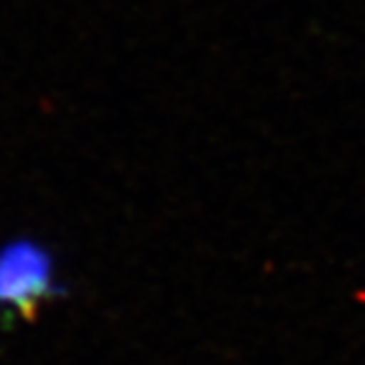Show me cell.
Segmentation results:
<instances>
[{
  "mask_svg": "<svg viewBox=\"0 0 365 365\" xmlns=\"http://www.w3.org/2000/svg\"><path fill=\"white\" fill-rule=\"evenodd\" d=\"M51 291V264L31 245H16L0 255V304L22 315L38 310Z\"/></svg>",
  "mask_w": 365,
  "mask_h": 365,
  "instance_id": "cell-1",
  "label": "cell"
}]
</instances>
